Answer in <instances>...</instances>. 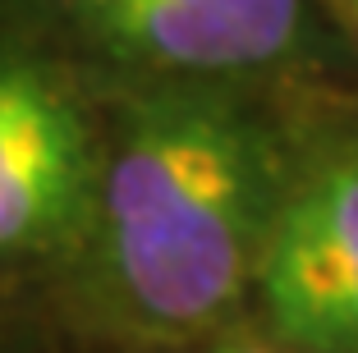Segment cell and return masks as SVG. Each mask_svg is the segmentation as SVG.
<instances>
[{
	"instance_id": "6da1fadb",
	"label": "cell",
	"mask_w": 358,
	"mask_h": 353,
	"mask_svg": "<svg viewBox=\"0 0 358 353\" xmlns=\"http://www.w3.org/2000/svg\"><path fill=\"white\" fill-rule=\"evenodd\" d=\"M285 179L271 138L221 96L138 101L96 188L101 271L129 317L189 335L257 280Z\"/></svg>"
},
{
	"instance_id": "7a4b0ae2",
	"label": "cell",
	"mask_w": 358,
	"mask_h": 353,
	"mask_svg": "<svg viewBox=\"0 0 358 353\" xmlns=\"http://www.w3.org/2000/svg\"><path fill=\"white\" fill-rule=\"evenodd\" d=\"M257 289L289 344L358 353V156H331L285 184Z\"/></svg>"
},
{
	"instance_id": "3957f363",
	"label": "cell",
	"mask_w": 358,
	"mask_h": 353,
	"mask_svg": "<svg viewBox=\"0 0 358 353\" xmlns=\"http://www.w3.org/2000/svg\"><path fill=\"white\" fill-rule=\"evenodd\" d=\"M96 207L83 110L46 69L0 64V252H42Z\"/></svg>"
},
{
	"instance_id": "277c9868",
	"label": "cell",
	"mask_w": 358,
	"mask_h": 353,
	"mask_svg": "<svg viewBox=\"0 0 358 353\" xmlns=\"http://www.w3.org/2000/svg\"><path fill=\"white\" fill-rule=\"evenodd\" d=\"M101 46L179 73H234L280 60L303 0H60Z\"/></svg>"
},
{
	"instance_id": "5b68a950",
	"label": "cell",
	"mask_w": 358,
	"mask_h": 353,
	"mask_svg": "<svg viewBox=\"0 0 358 353\" xmlns=\"http://www.w3.org/2000/svg\"><path fill=\"white\" fill-rule=\"evenodd\" d=\"M331 5V14L340 19V28L349 32V42L358 46V0H327Z\"/></svg>"
},
{
	"instance_id": "8992f818",
	"label": "cell",
	"mask_w": 358,
	"mask_h": 353,
	"mask_svg": "<svg viewBox=\"0 0 358 353\" xmlns=\"http://www.w3.org/2000/svg\"><path fill=\"white\" fill-rule=\"evenodd\" d=\"M221 353H271V349H262V344H230V349H221Z\"/></svg>"
}]
</instances>
